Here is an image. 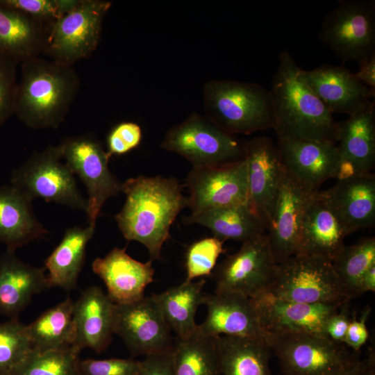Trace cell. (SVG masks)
Masks as SVG:
<instances>
[{"label": "cell", "instance_id": "1", "mask_svg": "<svg viewBox=\"0 0 375 375\" xmlns=\"http://www.w3.org/2000/svg\"><path fill=\"white\" fill-rule=\"evenodd\" d=\"M121 192L126 201L115 219L124 238L143 244L151 260H158L171 226L188 207L183 185L174 177L141 175L123 182Z\"/></svg>", "mask_w": 375, "mask_h": 375}, {"label": "cell", "instance_id": "2", "mask_svg": "<svg viewBox=\"0 0 375 375\" xmlns=\"http://www.w3.org/2000/svg\"><path fill=\"white\" fill-rule=\"evenodd\" d=\"M269 90L273 129L278 139H310L336 143L339 123L303 78L302 69L286 50Z\"/></svg>", "mask_w": 375, "mask_h": 375}, {"label": "cell", "instance_id": "3", "mask_svg": "<svg viewBox=\"0 0 375 375\" xmlns=\"http://www.w3.org/2000/svg\"><path fill=\"white\" fill-rule=\"evenodd\" d=\"M20 65L14 114L31 128H57L78 92L76 72L72 66L40 56Z\"/></svg>", "mask_w": 375, "mask_h": 375}, {"label": "cell", "instance_id": "4", "mask_svg": "<svg viewBox=\"0 0 375 375\" xmlns=\"http://www.w3.org/2000/svg\"><path fill=\"white\" fill-rule=\"evenodd\" d=\"M206 117L233 135H249L273 128L269 90L259 84L229 80L210 81L203 88Z\"/></svg>", "mask_w": 375, "mask_h": 375}, {"label": "cell", "instance_id": "5", "mask_svg": "<svg viewBox=\"0 0 375 375\" xmlns=\"http://www.w3.org/2000/svg\"><path fill=\"white\" fill-rule=\"evenodd\" d=\"M265 292L281 299L306 303L343 304L350 301L342 289L332 262L304 254L276 264Z\"/></svg>", "mask_w": 375, "mask_h": 375}, {"label": "cell", "instance_id": "6", "mask_svg": "<svg viewBox=\"0 0 375 375\" xmlns=\"http://www.w3.org/2000/svg\"><path fill=\"white\" fill-rule=\"evenodd\" d=\"M246 141L222 130L206 116L192 114L165 133L160 147L192 167H218L244 160Z\"/></svg>", "mask_w": 375, "mask_h": 375}, {"label": "cell", "instance_id": "7", "mask_svg": "<svg viewBox=\"0 0 375 375\" xmlns=\"http://www.w3.org/2000/svg\"><path fill=\"white\" fill-rule=\"evenodd\" d=\"M111 5L105 0H79L71 10L49 24L42 54L68 66L90 57L97 48Z\"/></svg>", "mask_w": 375, "mask_h": 375}, {"label": "cell", "instance_id": "8", "mask_svg": "<svg viewBox=\"0 0 375 375\" xmlns=\"http://www.w3.org/2000/svg\"><path fill=\"white\" fill-rule=\"evenodd\" d=\"M268 344L283 375H331L360 360L344 344L322 335L269 334Z\"/></svg>", "mask_w": 375, "mask_h": 375}, {"label": "cell", "instance_id": "9", "mask_svg": "<svg viewBox=\"0 0 375 375\" xmlns=\"http://www.w3.org/2000/svg\"><path fill=\"white\" fill-rule=\"evenodd\" d=\"M61 158L59 144L35 152L13 170L11 185L31 200L40 198L85 211L87 199L78 188L75 175Z\"/></svg>", "mask_w": 375, "mask_h": 375}, {"label": "cell", "instance_id": "10", "mask_svg": "<svg viewBox=\"0 0 375 375\" xmlns=\"http://www.w3.org/2000/svg\"><path fill=\"white\" fill-rule=\"evenodd\" d=\"M343 62L375 54V1L340 0L324 18L318 35Z\"/></svg>", "mask_w": 375, "mask_h": 375}, {"label": "cell", "instance_id": "11", "mask_svg": "<svg viewBox=\"0 0 375 375\" xmlns=\"http://www.w3.org/2000/svg\"><path fill=\"white\" fill-rule=\"evenodd\" d=\"M59 145L65 164L86 188L88 224L95 227L102 207L108 199L121 192L122 183L109 168L110 156L92 135L69 137Z\"/></svg>", "mask_w": 375, "mask_h": 375}, {"label": "cell", "instance_id": "12", "mask_svg": "<svg viewBox=\"0 0 375 375\" xmlns=\"http://www.w3.org/2000/svg\"><path fill=\"white\" fill-rule=\"evenodd\" d=\"M276 265L266 233L242 242L236 253L215 266L211 275L215 291L252 298L266 291Z\"/></svg>", "mask_w": 375, "mask_h": 375}, {"label": "cell", "instance_id": "13", "mask_svg": "<svg viewBox=\"0 0 375 375\" xmlns=\"http://www.w3.org/2000/svg\"><path fill=\"white\" fill-rule=\"evenodd\" d=\"M171 331L153 295L115 304L114 333L122 338L133 356L171 350Z\"/></svg>", "mask_w": 375, "mask_h": 375}, {"label": "cell", "instance_id": "14", "mask_svg": "<svg viewBox=\"0 0 375 375\" xmlns=\"http://www.w3.org/2000/svg\"><path fill=\"white\" fill-rule=\"evenodd\" d=\"M247 205L266 231L285 174L278 146L265 136L246 141Z\"/></svg>", "mask_w": 375, "mask_h": 375}, {"label": "cell", "instance_id": "15", "mask_svg": "<svg viewBox=\"0 0 375 375\" xmlns=\"http://www.w3.org/2000/svg\"><path fill=\"white\" fill-rule=\"evenodd\" d=\"M192 215L228 206L247 203L248 181L244 160L218 167H192L185 182Z\"/></svg>", "mask_w": 375, "mask_h": 375}, {"label": "cell", "instance_id": "16", "mask_svg": "<svg viewBox=\"0 0 375 375\" xmlns=\"http://www.w3.org/2000/svg\"><path fill=\"white\" fill-rule=\"evenodd\" d=\"M315 192L285 171L266 231L276 264L299 253L304 210Z\"/></svg>", "mask_w": 375, "mask_h": 375}, {"label": "cell", "instance_id": "17", "mask_svg": "<svg viewBox=\"0 0 375 375\" xmlns=\"http://www.w3.org/2000/svg\"><path fill=\"white\" fill-rule=\"evenodd\" d=\"M250 299L262 327L269 334L306 333L326 336L327 319L342 305L288 301L266 292Z\"/></svg>", "mask_w": 375, "mask_h": 375}, {"label": "cell", "instance_id": "18", "mask_svg": "<svg viewBox=\"0 0 375 375\" xmlns=\"http://www.w3.org/2000/svg\"><path fill=\"white\" fill-rule=\"evenodd\" d=\"M207 307L204 322L197 326L201 335L216 337L222 335L251 338L268 343L269 333L262 327L249 297L231 292L206 294Z\"/></svg>", "mask_w": 375, "mask_h": 375}, {"label": "cell", "instance_id": "19", "mask_svg": "<svg viewBox=\"0 0 375 375\" xmlns=\"http://www.w3.org/2000/svg\"><path fill=\"white\" fill-rule=\"evenodd\" d=\"M276 144L286 172L310 190H319L326 181L337 178L339 154L336 143L278 139Z\"/></svg>", "mask_w": 375, "mask_h": 375}, {"label": "cell", "instance_id": "20", "mask_svg": "<svg viewBox=\"0 0 375 375\" xmlns=\"http://www.w3.org/2000/svg\"><path fill=\"white\" fill-rule=\"evenodd\" d=\"M337 179L372 173L375 165V101L339 124Z\"/></svg>", "mask_w": 375, "mask_h": 375}, {"label": "cell", "instance_id": "21", "mask_svg": "<svg viewBox=\"0 0 375 375\" xmlns=\"http://www.w3.org/2000/svg\"><path fill=\"white\" fill-rule=\"evenodd\" d=\"M302 76L332 114L350 116L374 99L375 90L343 66L324 65L310 70L302 69Z\"/></svg>", "mask_w": 375, "mask_h": 375}, {"label": "cell", "instance_id": "22", "mask_svg": "<svg viewBox=\"0 0 375 375\" xmlns=\"http://www.w3.org/2000/svg\"><path fill=\"white\" fill-rule=\"evenodd\" d=\"M153 261L141 262L126 249L115 247L92 265L94 274L104 282L107 294L115 304H124L144 297L146 287L153 281Z\"/></svg>", "mask_w": 375, "mask_h": 375}, {"label": "cell", "instance_id": "23", "mask_svg": "<svg viewBox=\"0 0 375 375\" xmlns=\"http://www.w3.org/2000/svg\"><path fill=\"white\" fill-rule=\"evenodd\" d=\"M347 235L375 224V175L369 173L338 179L321 190Z\"/></svg>", "mask_w": 375, "mask_h": 375}, {"label": "cell", "instance_id": "24", "mask_svg": "<svg viewBox=\"0 0 375 375\" xmlns=\"http://www.w3.org/2000/svg\"><path fill=\"white\" fill-rule=\"evenodd\" d=\"M115 308V303L100 287L85 289L73 305L74 347L97 353L106 349L114 333Z\"/></svg>", "mask_w": 375, "mask_h": 375}, {"label": "cell", "instance_id": "25", "mask_svg": "<svg viewBox=\"0 0 375 375\" xmlns=\"http://www.w3.org/2000/svg\"><path fill=\"white\" fill-rule=\"evenodd\" d=\"M347 235L322 191L312 193L304 210L299 254L319 256L332 262L345 246Z\"/></svg>", "mask_w": 375, "mask_h": 375}, {"label": "cell", "instance_id": "26", "mask_svg": "<svg viewBox=\"0 0 375 375\" xmlns=\"http://www.w3.org/2000/svg\"><path fill=\"white\" fill-rule=\"evenodd\" d=\"M49 288L44 268L23 262L13 250L0 258V315L17 318L35 294Z\"/></svg>", "mask_w": 375, "mask_h": 375}, {"label": "cell", "instance_id": "27", "mask_svg": "<svg viewBox=\"0 0 375 375\" xmlns=\"http://www.w3.org/2000/svg\"><path fill=\"white\" fill-rule=\"evenodd\" d=\"M49 24L0 4V57L17 65L42 54Z\"/></svg>", "mask_w": 375, "mask_h": 375}, {"label": "cell", "instance_id": "28", "mask_svg": "<svg viewBox=\"0 0 375 375\" xmlns=\"http://www.w3.org/2000/svg\"><path fill=\"white\" fill-rule=\"evenodd\" d=\"M32 200L13 186L0 187V242L15 251L48 232L35 217Z\"/></svg>", "mask_w": 375, "mask_h": 375}, {"label": "cell", "instance_id": "29", "mask_svg": "<svg viewBox=\"0 0 375 375\" xmlns=\"http://www.w3.org/2000/svg\"><path fill=\"white\" fill-rule=\"evenodd\" d=\"M95 227L73 226L67 229L62 239L44 262L49 288L65 290L76 288L79 274L84 264L88 243Z\"/></svg>", "mask_w": 375, "mask_h": 375}, {"label": "cell", "instance_id": "30", "mask_svg": "<svg viewBox=\"0 0 375 375\" xmlns=\"http://www.w3.org/2000/svg\"><path fill=\"white\" fill-rule=\"evenodd\" d=\"M217 345L220 375H272V353L266 341L222 335Z\"/></svg>", "mask_w": 375, "mask_h": 375}, {"label": "cell", "instance_id": "31", "mask_svg": "<svg viewBox=\"0 0 375 375\" xmlns=\"http://www.w3.org/2000/svg\"><path fill=\"white\" fill-rule=\"evenodd\" d=\"M187 224H197L209 228L214 237L225 241L244 242L266 233V229L247 203L207 210L185 217Z\"/></svg>", "mask_w": 375, "mask_h": 375}, {"label": "cell", "instance_id": "32", "mask_svg": "<svg viewBox=\"0 0 375 375\" xmlns=\"http://www.w3.org/2000/svg\"><path fill=\"white\" fill-rule=\"evenodd\" d=\"M206 280L184 281L159 294H153L166 322L176 338H185L194 334L197 328L195 314L203 304Z\"/></svg>", "mask_w": 375, "mask_h": 375}, {"label": "cell", "instance_id": "33", "mask_svg": "<svg viewBox=\"0 0 375 375\" xmlns=\"http://www.w3.org/2000/svg\"><path fill=\"white\" fill-rule=\"evenodd\" d=\"M73 305L72 299L67 297L26 325L33 350L44 351L74 347Z\"/></svg>", "mask_w": 375, "mask_h": 375}, {"label": "cell", "instance_id": "34", "mask_svg": "<svg viewBox=\"0 0 375 375\" xmlns=\"http://www.w3.org/2000/svg\"><path fill=\"white\" fill-rule=\"evenodd\" d=\"M172 354L174 375H220L217 336L176 338Z\"/></svg>", "mask_w": 375, "mask_h": 375}, {"label": "cell", "instance_id": "35", "mask_svg": "<svg viewBox=\"0 0 375 375\" xmlns=\"http://www.w3.org/2000/svg\"><path fill=\"white\" fill-rule=\"evenodd\" d=\"M375 263V238H363L356 243L344 246L332 261L342 289L349 299L358 296L360 280Z\"/></svg>", "mask_w": 375, "mask_h": 375}, {"label": "cell", "instance_id": "36", "mask_svg": "<svg viewBox=\"0 0 375 375\" xmlns=\"http://www.w3.org/2000/svg\"><path fill=\"white\" fill-rule=\"evenodd\" d=\"M80 352L74 347L44 351L33 349L6 375H80Z\"/></svg>", "mask_w": 375, "mask_h": 375}, {"label": "cell", "instance_id": "37", "mask_svg": "<svg viewBox=\"0 0 375 375\" xmlns=\"http://www.w3.org/2000/svg\"><path fill=\"white\" fill-rule=\"evenodd\" d=\"M33 350L26 325L17 318L0 324V375H6Z\"/></svg>", "mask_w": 375, "mask_h": 375}, {"label": "cell", "instance_id": "38", "mask_svg": "<svg viewBox=\"0 0 375 375\" xmlns=\"http://www.w3.org/2000/svg\"><path fill=\"white\" fill-rule=\"evenodd\" d=\"M224 241L215 238H205L193 242L185 253V281L199 277L209 276L216 266L219 255L224 251Z\"/></svg>", "mask_w": 375, "mask_h": 375}, {"label": "cell", "instance_id": "39", "mask_svg": "<svg viewBox=\"0 0 375 375\" xmlns=\"http://www.w3.org/2000/svg\"><path fill=\"white\" fill-rule=\"evenodd\" d=\"M79 0H0V4L51 24L71 10Z\"/></svg>", "mask_w": 375, "mask_h": 375}, {"label": "cell", "instance_id": "40", "mask_svg": "<svg viewBox=\"0 0 375 375\" xmlns=\"http://www.w3.org/2000/svg\"><path fill=\"white\" fill-rule=\"evenodd\" d=\"M17 65L10 60L0 57V129L15 113Z\"/></svg>", "mask_w": 375, "mask_h": 375}, {"label": "cell", "instance_id": "41", "mask_svg": "<svg viewBox=\"0 0 375 375\" xmlns=\"http://www.w3.org/2000/svg\"><path fill=\"white\" fill-rule=\"evenodd\" d=\"M80 375H138L140 361L133 359H84L79 362Z\"/></svg>", "mask_w": 375, "mask_h": 375}, {"label": "cell", "instance_id": "42", "mask_svg": "<svg viewBox=\"0 0 375 375\" xmlns=\"http://www.w3.org/2000/svg\"><path fill=\"white\" fill-rule=\"evenodd\" d=\"M142 138L140 126L132 122L117 124L107 138L108 153L123 155L139 146Z\"/></svg>", "mask_w": 375, "mask_h": 375}, {"label": "cell", "instance_id": "43", "mask_svg": "<svg viewBox=\"0 0 375 375\" xmlns=\"http://www.w3.org/2000/svg\"><path fill=\"white\" fill-rule=\"evenodd\" d=\"M138 375H174L172 349L146 356Z\"/></svg>", "mask_w": 375, "mask_h": 375}, {"label": "cell", "instance_id": "44", "mask_svg": "<svg viewBox=\"0 0 375 375\" xmlns=\"http://www.w3.org/2000/svg\"><path fill=\"white\" fill-rule=\"evenodd\" d=\"M370 312V308L367 306L360 319H357L356 317L350 319L344 344L352 349L354 353H359L360 349L369 338L366 322Z\"/></svg>", "mask_w": 375, "mask_h": 375}, {"label": "cell", "instance_id": "45", "mask_svg": "<svg viewBox=\"0 0 375 375\" xmlns=\"http://www.w3.org/2000/svg\"><path fill=\"white\" fill-rule=\"evenodd\" d=\"M349 301H347L340 309L327 319L324 334L331 340L344 344L347 331L350 322L349 312Z\"/></svg>", "mask_w": 375, "mask_h": 375}, {"label": "cell", "instance_id": "46", "mask_svg": "<svg viewBox=\"0 0 375 375\" xmlns=\"http://www.w3.org/2000/svg\"><path fill=\"white\" fill-rule=\"evenodd\" d=\"M355 76L363 84L375 90V54L360 62L359 70Z\"/></svg>", "mask_w": 375, "mask_h": 375}, {"label": "cell", "instance_id": "47", "mask_svg": "<svg viewBox=\"0 0 375 375\" xmlns=\"http://www.w3.org/2000/svg\"><path fill=\"white\" fill-rule=\"evenodd\" d=\"M375 291V263L371 265L363 274L359 286L358 294L360 295L367 292Z\"/></svg>", "mask_w": 375, "mask_h": 375}, {"label": "cell", "instance_id": "48", "mask_svg": "<svg viewBox=\"0 0 375 375\" xmlns=\"http://www.w3.org/2000/svg\"><path fill=\"white\" fill-rule=\"evenodd\" d=\"M367 358L364 360H358L349 367L331 375H359L365 367Z\"/></svg>", "mask_w": 375, "mask_h": 375}, {"label": "cell", "instance_id": "49", "mask_svg": "<svg viewBox=\"0 0 375 375\" xmlns=\"http://www.w3.org/2000/svg\"><path fill=\"white\" fill-rule=\"evenodd\" d=\"M359 375H375V356L371 351L367 358V362Z\"/></svg>", "mask_w": 375, "mask_h": 375}]
</instances>
